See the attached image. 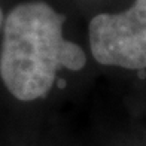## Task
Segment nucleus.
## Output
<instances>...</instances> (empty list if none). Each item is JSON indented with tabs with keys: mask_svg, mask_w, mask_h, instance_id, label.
Wrapping results in <instances>:
<instances>
[{
	"mask_svg": "<svg viewBox=\"0 0 146 146\" xmlns=\"http://www.w3.org/2000/svg\"><path fill=\"white\" fill-rule=\"evenodd\" d=\"M66 15L45 2H25L3 21L0 76L15 98L31 102L46 97L60 69L82 70L87 55L63 36Z\"/></svg>",
	"mask_w": 146,
	"mask_h": 146,
	"instance_id": "f257e3e1",
	"label": "nucleus"
},
{
	"mask_svg": "<svg viewBox=\"0 0 146 146\" xmlns=\"http://www.w3.org/2000/svg\"><path fill=\"white\" fill-rule=\"evenodd\" d=\"M88 35L97 63L146 70V0H134L124 12L96 15Z\"/></svg>",
	"mask_w": 146,
	"mask_h": 146,
	"instance_id": "f03ea898",
	"label": "nucleus"
},
{
	"mask_svg": "<svg viewBox=\"0 0 146 146\" xmlns=\"http://www.w3.org/2000/svg\"><path fill=\"white\" fill-rule=\"evenodd\" d=\"M3 25V12H2V8H0V29Z\"/></svg>",
	"mask_w": 146,
	"mask_h": 146,
	"instance_id": "7ed1b4c3",
	"label": "nucleus"
},
{
	"mask_svg": "<svg viewBox=\"0 0 146 146\" xmlns=\"http://www.w3.org/2000/svg\"><path fill=\"white\" fill-rule=\"evenodd\" d=\"M137 73H139V76H140L142 79L146 76V72H145V70H137Z\"/></svg>",
	"mask_w": 146,
	"mask_h": 146,
	"instance_id": "20e7f679",
	"label": "nucleus"
},
{
	"mask_svg": "<svg viewBox=\"0 0 146 146\" xmlns=\"http://www.w3.org/2000/svg\"><path fill=\"white\" fill-rule=\"evenodd\" d=\"M64 85H66L64 81H58V87H60V88H64Z\"/></svg>",
	"mask_w": 146,
	"mask_h": 146,
	"instance_id": "39448f33",
	"label": "nucleus"
}]
</instances>
